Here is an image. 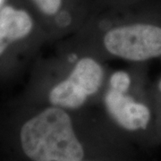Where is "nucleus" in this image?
Returning <instances> with one entry per match:
<instances>
[{
    "label": "nucleus",
    "instance_id": "obj_10",
    "mask_svg": "<svg viewBox=\"0 0 161 161\" xmlns=\"http://www.w3.org/2000/svg\"><path fill=\"white\" fill-rule=\"evenodd\" d=\"M78 161H83V160H78Z\"/></svg>",
    "mask_w": 161,
    "mask_h": 161
},
{
    "label": "nucleus",
    "instance_id": "obj_6",
    "mask_svg": "<svg viewBox=\"0 0 161 161\" xmlns=\"http://www.w3.org/2000/svg\"><path fill=\"white\" fill-rule=\"evenodd\" d=\"M132 86V78L129 73L124 70H118L110 75L108 80V89L120 92L128 93Z\"/></svg>",
    "mask_w": 161,
    "mask_h": 161
},
{
    "label": "nucleus",
    "instance_id": "obj_4",
    "mask_svg": "<svg viewBox=\"0 0 161 161\" xmlns=\"http://www.w3.org/2000/svg\"><path fill=\"white\" fill-rule=\"evenodd\" d=\"M104 106L111 118L127 131L146 129L150 123V108L135 100L129 93H120L108 89L104 96Z\"/></svg>",
    "mask_w": 161,
    "mask_h": 161
},
{
    "label": "nucleus",
    "instance_id": "obj_5",
    "mask_svg": "<svg viewBox=\"0 0 161 161\" xmlns=\"http://www.w3.org/2000/svg\"><path fill=\"white\" fill-rule=\"evenodd\" d=\"M33 22L24 10L6 6L0 10V56L12 43L31 33Z\"/></svg>",
    "mask_w": 161,
    "mask_h": 161
},
{
    "label": "nucleus",
    "instance_id": "obj_3",
    "mask_svg": "<svg viewBox=\"0 0 161 161\" xmlns=\"http://www.w3.org/2000/svg\"><path fill=\"white\" fill-rule=\"evenodd\" d=\"M104 76L103 66L96 58L90 56L79 58L69 75L52 87L48 93L49 103L66 110L78 109L98 93Z\"/></svg>",
    "mask_w": 161,
    "mask_h": 161
},
{
    "label": "nucleus",
    "instance_id": "obj_2",
    "mask_svg": "<svg viewBox=\"0 0 161 161\" xmlns=\"http://www.w3.org/2000/svg\"><path fill=\"white\" fill-rule=\"evenodd\" d=\"M101 42L113 58L145 62L161 57V27L147 23L115 25L104 32Z\"/></svg>",
    "mask_w": 161,
    "mask_h": 161
},
{
    "label": "nucleus",
    "instance_id": "obj_7",
    "mask_svg": "<svg viewBox=\"0 0 161 161\" xmlns=\"http://www.w3.org/2000/svg\"><path fill=\"white\" fill-rule=\"evenodd\" d=\"M40 11L47 16H55L60 11L63 0H32Z\"/></svg>",
    "mask_w": 161,
    "mask_h": 161
},
{
    "label": "nucleus",
    "instance_id": "obj_9",
    "mask_svg": "<svg viewBox=\"0 0 161 161\" xmlns=\"http://www.w3.org/2000/svg\"><path fill=\"white\" fill-rule=\"evenodd\" d=\"M4 2H5V0H0V7L2 6L3 4H4Z\"/></svg>",
    "mask_w": 161,
    "mask_h": 161
},
{
    "label": "nucleus",
    "instance_id": "obj_1",
    "mask_svg": "<svg viewBox=\"0 0 161 161\" xmlns=\"http://www.w3.org/2000/svg\"><path fill=\"white\" fill-rule=\"evenodd\" d=\"M20 140L32 161H78L85 154L67 110L52 105L23 125Z\"/></svg>",
    "mask_w": 161,
    "mask_h": 161
},
{
    "label": "nucleus",
    "instance_id": "obj_8",
    "mask_svg": "<svg viewBox=\"0 0 161 161\" xmlns=\"http://www.w3.org/2000/svg\"><path fill=\"white\" fill-rule=\"evenodd\" d=\"M158 90H159V92H161V78L159 81H158Z\"/></svg>",
    "mask_w": 161,
    "mask_h": 161
}]
</instances>
